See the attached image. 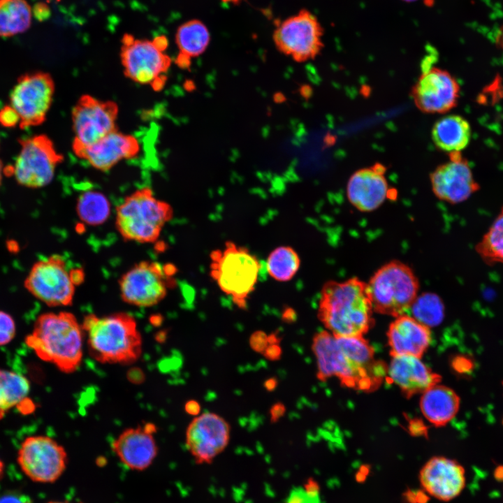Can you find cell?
Instances as JSON below:
<instances>
[{
	"label": "cell",
	"instance_id": "3",
	"mask_svg": "<svg viewBox=\"0 0 503 503\" xmlns=\"http://www.w3.org/2000/svg\"><path fill=\"white\" fill-rule=\"evenodd\" d=\"M83 332L70 312L44 313L36 320L25 343L40 359L64 373H72L82 362Z\"/></svg>",
	"mask_w": 503,
	"mask_h": 503
},
{
	"label": "cell",
	"instance_id": "13",
	"mask_svg": "<svg viewBox=\"0 0 503 503\" xmlns=\"http://www.w3.org/2000/svg\"><path fill=\"white\" fill-rule=\"evenodd\" d=\"M54 91L50 75L37 72L22 75L11 92L10 106L20 117L21 129L44 122L50 108Z\"/></svg>",
	"mask_w": 503,
	"mask_h": 503
},
{
	"label": "cell",
	"instance_id": "7",
	"mask_svg": "<svg viewBox=\"0 0 503 503\" xmlns=\"http://www.w3.org/2000/svg\"><path fill=\"white\" fill-rule=\"evenodd\" d=\"M367 287L373 310L397 317L410 310L418 295L419 283L408 265L394 260L379 268Z\"/></svg>",
	"mask_w": 503,
	"mask_h": 503
},
{
	"label": "cell",
	"instance_id": "25",
	"mask_svg": "<svg viewBox=\"0 0 503 503\" xmlns=\"http://www.w3.org/2000/svg\"><path fill=\"white\" fill-rule=\"evenodd\" d=\"M460 398L451 388L438 384L422 393L421 410L425 418L435 426H443L457 414Z\"/></svg>",
	"mask_w": 503,
	"mask_h": 503
},
{
	"label": "cell",
	"instance_id": "49",
	"mask_svg": "<svg viewBox=\"0 0 503 503\" xmlns=\"http://www.w3.org/2000/svg\"><path fill=\"white\" fill-rule=\"evenodd\" d=\"M48 503H71V502H65V501H50Z\"/></svg>",
	"mask_w": 503,
	"mask_h": 503
},
{
	"label": "cell",
	"instance_id": "27",
	"mask_svg": "<svg viewBox=\"0 0 503 503\" xmlns=\"http://www.w3.org/2000/svg\"><path fill=\"white\" fill-rule=\"evenodd\" d=\"M32 8L26 0H0V36L24 33L31 26Z\"/></svg>",
	"mask_w": 503,
	"mask_h": 503
},
{
	"label": "cell",
	"instance_id": "6",
	"mask_svg": "<svg viewBox=\"0 0 503 503\" xmlns=\"http://www.w3.org/2000/svg\"><path fill=\"white\" fill-rule=\"evenodd\" d=\"M173 214L169 204L156 198L150 189L144 188L128 196L117 207L116 226L125 240L153 242Z\"/></svg>",
	"mask_w": 503,
	"mask_h": 503
},
{
	"label": "cell",
	"instance_id": "39",
	"mask_svg": "<svg viewBox=\"0 0 503 503\" xmlns=\"http://www.w3.org/2000/svg\"><path fill=\"white\" fill-rule=\"evenodd\" d=\"M453 367L460 373H468L474 369V363L469 358L458 357L453 361Z\"/></svg>",
	"mask_w": 503,
	"mask_h": 503
},
{
	"label": "cell",
	"instance_id": "32",
	"mask_svg": "<svg viewBox=\"0 0 503 503\" xmlns=\"http://www.w3.org/2000/svg\"><path fill=\"white\" fill-rule=\"evenodd\" d=\"M300 266V259L296 251L290 246H279L268 256L266 268L275 280L284 282L293 279Z\"/></svg>",
	"mask_w": 503,
	"mask_h": 503
},
{
	"label": "cell",
	"instance_id": "10",
	"mask_svg": "<svg viewBox=\"0 0 503 503\" xmlns=\"http://www.w3.org/2000/svg\"><path fill=\"white\" fill-rule=\"evenodd\" d=\"M323 27L309 10L302 9L282 21L273 31V41L279 51L296 61L315 58L323 46Z\"/></svg>",
	"mask_w": 503,
	"mask_h": 503
},
{
	"label": "cell",
	"instance_id": "16",
	"mask_svg": "<svg viewBox=\"0 0 503 503\" xmlns=\"http://www.w3.org/2000/svg\"><path fill=\"white\" fill-rule=\"evenodd\" d=\"M460 92L458 82L449 71L430 66L423 67L410 94L421 112L443 114L457 105Z\"/></svg>",
	"mask_w": 503,
	"mask_h": 503
},
{
	"label": "cell",
	"instance_id": "47",
	"mask_svg": "<svg viewBox=\"0 0 503 503\" xmlns=\"http://www.w3.org/2000/svg\"><path fill=\"white\" fill-rule=\"evenodd\" d=\"M4 473V463L0 458V479L3 476Z\"/></svg>",
	"mask_w": 503,
	"mask_h": 503
},
{
	"label": "cell",
	"instance_id": "12",
	"mask_svg": "<svg viewBox=\"0 0 503 503\" xmlns=\"http://www.w3.org/2000/svg\"><path fill=\"white\" fill-rule=\"evenodd\" d=\"M21 150L12 168L17 182L29 188H40L53 179L62 156L45 135L35 136L20 141Z\"/></svg>",
	"mask_w": 503,
	"mask_h": 503
},
{
	"label": "cell",
	"instance_id": "33",
	"mask_svg": "<svg viewBox=\"0 0 503 503\" xmlns=\"http://www.w3.org/2000/svg\"><path fill=\"white\" fill-rule=\"evenodd\" d=\"M410 310L411 316L429 328L439 325L444 317V302L434 293L425 292L418 295Z\"/></svg>",
	"mask_w": 503,
	"mask_h": 503
},
{
	"label": "cell",
	"instance_id": "37",
	"mask_svg": "<svg viewBox=\"0 0 503 503\" xmlns=\"http://www.w3.org/2000/svg\"><path fill=\"white\" fill-rule=\"evenodd\" d=\"M249 342L254 351L263 353L269 344L268 335L261 330H257L251 335Z\"/></svg>",
	"mask_w": 503,
	"mask_h": 503
},
{
	"label": "cell",
	"instance_id": "38",
	"mask_svg": "<svg viewBox=\"0 0 503 503\" xmlns=\"http://www.w3.org/2000/svg\"><path fill=\"white\" fill-rule=\"evenodd\" d=\"M0 503H32V501L26 495L8 492L0 496Z\"/></svg>",
	"mask_w": 503,
	"mask_h": 503
},
{
	"label": "cell",
	"instance_id": "36",
	"mask_svg": "<svg viewBox=\"0 0 503 503\" xmlns=\"http://www.w3.org/2000/svg\"><path fill=\"white\" fill-rule=\"evenodd\" d=\"M0 123L6 127H13L20 123V117L12 106L7 105L0 110Z\"/></svg>",
	"mask_w": 503,
	"mask_h": 503
},
{
	"label": "cell",
	"instance_id": "22",
	"mask_svg": "<svg viewBox=\"0 0 503 503\" xmlns=\"http://www.w3.org/2000/svg\"><path fill=\"white\" fill-rule=\"evenodd\" d=\"M139 150L135 137L115 130L75 154L94 168L105 171L120 161L133 157Z\"/></svg>",
	"mask_w": 503,
	"mask_h": 503
},
{
	"label": "cell",
	"instance_id": "4",
	"mask_svg": "<svg viewBox=\"0 0 503 503\" xmlns=\"http://www.w3.org/2000/svg\"><path fill=\"white\" fill-rule=\"evenodd\" d=\"M90 355L101 363L130 364L142 353V338L135 319L125 313L89 314L82 324Z\"/></svg>",
	"mask_w": 503,
	"mask_h": 503
},
{
	"label": "cell",
	"instance_id": "26",
	"mask_svg": "<svg viewBox=\"0 0 503 503\" xmlns=\"http://www.w3.org/2000/svg\"><path fill=\"white\" fill-rule=\"evenodd\" d=\"M471 134L470 124L458 115H448L439 119L431 131L435 145L449 153L464 150L470 141Z\"/></svg>",
	"mask_w": 503,
	"mask_h": 503
},
{
	"label": "cell",
	"instance_id": "18",
	"mask_svg": "<svg viewBox=\"0 0 503 503\" xmlns=\"http://www.w3.org/2000/svg\"><path fill=\"white\" fill-rule=\"evenodd\" d=\"M186 446L198 464H208L226 448L230 426L221 416L210 412L198 414L186 430Z\"/></svg>",
	"mask_w": 503,
	"mask_h": 503
},
{
	"label": "cell",
	"instance_id": "9",
	"mask_svg": "<svg viewBox=\"0 0 503 503\" xmlns=\"http://www.w3.org/2000/svg\"><path fill=\"white\" fill-rule=\"evenodd\" d=\"M167 46L168 40L164 36L151 41L135 39L133 36L125 34L121 59L126 75L137 83L161 88L171 61L164 53Z\"/></svg>",
	"mask_w": 503,
	"mask_h": 503
},
{
	"label": "cell",
	"instance_id": "35",
	"mask_svg": "<svg viewBox=\"0 0 503 503\" xmlns=\"http://www.w3.org/2000/svg\"><path fill=\"white\" fill-rule=\"evenodd\" d=\"M15 322L10 314L0 310V346L10 343L15 336Z\"/></svg>",
	"mask_w": 503,
	"mask_h": 503
},
{
	"label": "cell",
	"instance_id": "1",
	"mask_svg": "<svg viewBox=\"0 0 503 503\" xmlns=\"http://www.w3.org/2000/svg\"><path fill=\"white\" fill-rule=\"evenodd\" d=\"M313 352L321 380L336 377L342 385L358 391L376 389L387 367L374 358V351L363 336L339 337L329 331L313 338Z\"/></svg>",
	"mask_w": 503,
	"mask_h": 503
},
{
	"label": "cell",
	"instance_id": "48",
	"mask_svg": "<svg viewBox=\"0 0 503 503\" xmlns=\"http://www.w3.org/2000/svg\"><path fill=\"white\" fill-rule=\"evenodd\" d=\"M2 173H3V166H2L1 161H0V185L1 183V180H2Z\"/></svg>",
	"mask_w": 503,
	"mask_h": 503
},
{
	"label": "cell",
	"instance_id": "5",
	"mask_svg": "<svg viewBox=\"0 0 503 503\" xmlns=\"http://www.w3.org/2000/svg\"><path fill=\"white\" fill-rule=\"evenodd\" d=\"M210 275L220 291L240 309L247 307L261 270L258 258L246 247L226 241L210 254Z\"/></svg>",
	"mask_w": 503,
	"mask_h": 503
},
{
	"label": "cell",
	"instance_id": "2",
	"mask_svg": "<svg viewBox=\"0 0 503 503\" xmlns=\"http://www.w3.org/2000/svg\"><path fill=\"white\" fill-rule=\"evenodd\" d=\"M367 283L358 277L326 282L320 292L318 317L335 336L357 337L373 324Z\"/></svg>",
	"mask_w": 503,
	"mask_h": 503
},
{
	"label": "cell",
	"instance_id": "28",
	"mask_svg": "<svg viewBox=\"0 0 503 503\" xmlns=\"http://www.w3.org/2000/svg\"><path fill=\"white\" fill-rule=\"evenodd\" d=\"M175 41L180 54L191 59L205 51L210 41V33L202 21L193 19L178 27Z\"/></svg>",
	"mask_w": 503,
	"mask_h": 503
},
{
	"label": "cell",
	"instance_id": "11",
	"mask_svg": "<svg viewBox=\"0 0 503 503\" xmlns=\"http://www.w3.org/2000/svg\"><path fill=\"white\" fill-rule=\"evenodd\" d=\"M68 456L65 449L46 435H31L21 443L17 461L22 472L32 481L52 483L66 470Z\"/></svg>",
	"mask_w": 503,
	"mask_h": 503
},
{
	"label": "cell",
	"instance_id": "46",
	"mask_svg": "<svg viewBox=\"0 0 503 503\" xmlns=\"http://www.w3.org/2000/svg\"><path fill=\"white\" fill-rule=\"evenodd\" d=\"M224 3H229L233 5H239L242 0H221Z\"/></svg>",
	"mask_w": 503,
	"mask_h": 503
},
{
	"label": "cell",
	"instance_id": "34",
	"mask_svg": "<svg viewBox=\"0 0 503 503\" xmlns=\"http://www.w3.org/2000/svg\"><path fill=\"white\" fill-rule=\"evenodd\" d=\"M285 503H321L318 483L311 479L303 486L292 488Z\"/></svg>",
	"mask_w": 503,
	"mask_h": 503
},
{
	"label": "cell",
	"instance_id": "17",
	"mask_svg": "<svg viewBox=\"0 0 503 503\" xmlns=\"http://www.w3.org/2000/svg\"><path fill=\"white\" fill-rule=\"evenodd\" d=\"M430 180L435 196L451 204L462 203L480 189L461 152L449 153V160L438 166L430 173Z\"/></svg>",
	"mask_w": 503,
	"mask_h": 503
},
{
	"label": "cell",
	"instance_id": "41",
	"mask_svg": "<svg viewBox=\"0 0 503 503\" xmlns=\"http://www.w3.org/2000/svg\"><path fill=\"white\" fill-rule=\"evenodd\" d=\"M270 419L272 422L278 421L285 413V406L280 402L275 403L270 409Z\"/></svg>",
	"mask_w": 503,
	"mask_h": 503
},
{
	"label": "cell",
	"instance_id": "21",
	"mask_svg": "<svg viewBox=\"0 0 503 503\" xmlns=\"http://www.w3.org/2000/svg\"><path fill=\"white\" fill-rule=\"evenodd\" d=\"M386 170L385 166L376 163L351 175L347 185V196L354 207L360 212H369L383 204L391 191Z\"/></svg>",
	"mask_w": 503,
	"mask_h": 503
},
{
	"label": "cell",
	"instance_id": "23",
	"mask_svg": "<svg viewBox=\"0 0 503 503\" xmlns=\"http://www.w3.org/2000/svg\"><path fill=\"white\" fill-rule=\"evenodd\" d=\"M386 375L407 397L423 393L441 379L420 358L409 355L392 356Z\"/></svg>",
	"mask_w": 503,
	"mask_h": 503
},
{
	"label": "cell",
	"instance_id": "50",
	"mask_svg": "<svg viewBox=\"0 0 503 503\" xmlns=\"http://www.w3.org/2000/svg\"><path fill=\"white\" fill-rule=\"evenodd\" d=\"M404 1H415V0H404Z\"/></svg>",
	"mask_w": 503,
	"mask_h": 503
},
{
	"label": "cell",
	"instance_id": "29",
	"mask_svg": "<svg viewBox=\"0 0 503 503\" xmlns=\"http://www.w3.org/2000/svg\"><path fill=\"white\" fill-rule=\"evenodd\" d=\"M29 391L30 384L27 377L0 368V419L12 408L22 404Z\"/></svg>",
	"mask_w": 503,
	"mask_h": 503
},
{
	"label": "cell",
	"instance_id": "30",
	"mask_svg": "<svg viewBox=\"0 0 503 503\" xmlns=\"http://www.w3.org/2000/svg\"><path fill=\"white\" fill-rule=\"evenodd\" d=\"M475 251L488 265L503 264V206L488 231L475 245Z\"/></svg>",
	"mask_w": 503,
	"mask_h": 503
},
{
	"label": "cell",
	"instance_id": "31",
	"mask_svg": "<svg viewBox=\"0 0 503 503\" xmlns=\"http://www.w3.org/2000/svg\"><path fill=\"white\" fill-rule=\"evenodd\" d=\"M76 210L82 222L96 226L104 223L109 217L110 203L101 192L87 190L79 196Z\"/></svg>",
	"mask_w": 503,
	"mask_h": 503
},
{
	"label": "cell",
	"instance_id": "40",
	"mask_svg": "<svg viewBox=\"0 0 503 503\" xmlns=\"http://www.w3.org/2000/svg\"><path fill=\"white\" fill-rule=\"evenodd\" d=\"M264 356L272 360H277L282 354V349L278 344H269L263 351Z\"/></svg>",
	"mask_w": 503,
	"mask_h": 503
},
{
	"label": "cell",
	"instance_id": "8",
	"mask_svg": "<svg viewBox=\"0 0 503 503\" xmlns=\"http://www.w3.org/2000/svg\"><path fill=\"white\" fill-rule=\"evenodd\" d=\"M83 272L69 269L59 256L36 262L24 281L26 289L49 306H67L72 303L75 286L83 280Z\"/></svg>",
	"mask_w": 503,
	"mask_h": 503
},
{
	"label": "cell",
	"instance_id": "42",
	"mask_svg": "<svg viewBox=\"0 0 503 503\" xmlns=\"http://www.w3.org/2000/svg\"><path fill=\"white\" fill-rule=\"evenodd\" d=\"M185 410L189 414L198 416L201 412V406L196 400H190L186 403Z\"/></svg>",
	"mask_w": 503,
	"mask_h": 503
},
{
	"label": "cell",
	"instance_id": "24",
	"mask_svg": "<svg viewBox=\"0 0 503 503\" xmlns=\"http://www.w3.org/2000/svg\"><path fill=\"white\" fill-rule=\"evenodd\" d=\"M392 356L409 355L421 358L431 341L430 328L404 314L395 317L387 331Z\"/></svg>",
	"mask_w": 503,
	"mask_h": 503
},
{
	"label": "cell",
	"instance_id": "44",
	"mask_svg": "<svg viewBox=\"0 0 503 503\" xmlns=\"http://www.w3.org/2000/svg\"><path fill=\"white\" fill-rule=\"evenodd\" d=\"M495 42L497 45L503 51V25L497 31Z\"/></svg>",
	"mask_w": 503,
	"mask_h": 503
},
{
	"label": "cell",
	"instance_id": "14",
	"mask_svg": "<svg viewBox=\"0 0 503 503\" xmlns=\"http://www.w3.org/2000/svg\"><path fill=\"white\" fill-rule=\"evenodd\" d=\"M117 106L111 101H101L92 96H82L72 113L75 153L96 143L116 130Z\"/></svg>",
	"mask_w": 503,
	"mask_h": 503
},
{
	"label": "cell",
	"instance_id": "20",
	"mask_svg": "<svg viewBox=\"0 0 503 503\" xmlns=\"http://www.w3.org/2000/svg\"><path fill=\"white\" fill-rule=\"evenodd\" d=\"M419 480L428 494L439 500L448 502L463 490L466 483L465 470L453 459L435 456L422 467Z\"/></svg>",
	"mask_w": 503,
	"mask_h": 503
},
{
	"label": "cell",
	"instance_id": "19",
	"mask_svg": "<svg viewBox=\"0 0 503 503\" xmlns=\"http://www.w3.org/2000/svg\"><path fill=\"white\" fill-rule=\"evenodd\" d=\"M156 426L145 423L122 432L112 443V450L129 469L143 471L147 469L158 454L154 438Z\"/></svg>",
	"mask_w": 503,
	"mask_h": 503
},
{
	"label": "cell",
	"instance_id": "43",
	"mask_svg": "<svg viewBox=\"0 0 503 503\" xmlns=\"http://www.w3.org/2000/svg\"><path fill=\"white\" fill-rule=\"evenodd\" d=\"M277 380L275 378H270L264 382V387L268 391H272L275 389L277 386Z\"/></svg>",
	"mask_w": 503,
	"mask_h": 503
},
{
	"label": "cell",
	"instance_id": "15",
	"mask_svg": "<svg viewBox=\"0 0 503 503\" xmlns=\"http://www.w3.org/2000/svg\"><path fill=\"white\" fill-rule=\"evenodd\" d=\"M170 273L156 262L135 265L121 277L119 284L123 300L130 305L149 307L161 302L170 285Z\"/></svg>",
	"mask_w": 503,
	"mask_h": 503
},
{
	"label": "cell",
	"instance_id": "45",
	"mask_svg": "<svg viewBox=\"0 0 503 503\" xmlns=\"http://www.w3.org/2000/svg\"><path fill=\"white\" fill-rule=\"evenodd\" d=\"M294 318H295V313L291 312V309H289L285 312L284 319H285L286 321H291L292 319H293Z\"/></svg>",
	"mask_w": 503,
	"mask_h": 503
}]
</instances>
